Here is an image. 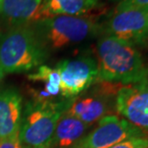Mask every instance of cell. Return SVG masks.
<instances>
[{
	"mask_svg": "<svg viewBox=\"0 0 148 148\" xmlns=\"http://www.w3.org/2000/svg\"><path fill=\"white\" fill-rule=\"evenodd\" d=\"M148 5V0H121L115 9L144 8Z\"/></svg>",
	"mask_w": 148,
	"mask_h": 148,
	"instance_id": "17",
	"label": "cell"
},
{
	"mask_svg": "<svg viewBox=\"0 0 148 148\" xmlns=\"http://www.w3.org/2000/svg\"><path fill=\"white\" fill-rule=\"evenodd\" d=\"M48 49L33 27H12L0 39V69L4 74L27 72L40 66Z\"/></svg>",
	"mask_w": 148,
	"mask_h": 148,
	"instance_id": "2",
	"label": "cell"
},
{
	"mask_svg": "<svg viewBox=\"0 0 148 148\" xmlns=\"http://www.w3.org/2000/svg\"><path fill=\"white\" fill-rule=\"evenodd\" d=\"M22 116V97L17 90L0 91V140L19 130Z\"/></svg>",
	"mask_w": 148,
	"mask_h": 148,
	"instance_id": "9",
	"label": "cell"
},
{
	"mask_svg": "<svg viewBox=\"0 0 148 148\" xmlns=\"http://www.w3.org/2000/svg\"><path fill=\"white\" fill-rule=\"evenodd\" d=\"M28 78L33 81H43L46 94L49 96H58L60 93V77L56 69L47 65H40L36 73L30 74Z\"/></svg>",
	"mask_w": 148,
	"mask_h": 148,
	"instance_id": "14",
	"label": "cell"
},
{
	"mask_svg": "<svg viewBox=\"0 0 148 148\" xmlns=\"http://www.w3.org/2000/svg\"><path fill=\"white\" fill-rule=\"evenodd\" d=\"M144 136H147V133L125 119L116 115H106L99 119L97 126L81 138L74 148H109L127 138Z\"/></svg>",
	"mask_w": 148,
	"mask_h": 148,
	"instance_id": "6",
	"label": "cell"
},
{
	"mask_svg": "<svg viewBox=\"0 0 148 148\" xmlns=\"http://www.w3.org/2000/svg\"><path fill=\"white\" fill-rule=\"evenodd\" d=\"M1 4H2V0H0V14H1Z\"/></svg>",
	"mask_w": 148,
	"mask_h": 148,
	"instance_id": "20",
	"label": "cell"
},
{
	"mask_svg": "<svg viewBox=\"0 0 148 148\" xmlns=\"http://www.w3.org/2000/svg\"><path fill=\"white\" fill-rule=\"evenodd\" d=\"M109 148H148V134L144 137L127 138Z\"/></svg>",
	"mask_w": 148,
	"mask_h": 148,
	"instance_id": "15",
	"label": "cell"
},
{
	"mask_svg": "<svg viewBox=\"0 0 148 148\" xmlns=\"http://www.w3.org/2000/svg\"><path fill=\"white\" fill-rule=\"evenodd\" d=\"M143 10H144V12H146V14H147V16H148V5L146 6V7H144V8H143Z\"/></svg>",
	"mask_w": 148,
	"mask_h": 148,
	"instance_id": "19",
	"label": "cell"
},
{
	"mask_svg": "<svg viewBox=\"0 0 148 148\" xmlns=\"http://www.w3.org/2000/svg\"><path fill=\"white\" fill-rule=\"evenodd\" d=\"M42 0H2L3 18L12 27L24 26L40 20Z\"/></svg>",
	"mask_w": 148,
	"mask_h": 148,
	"instance_id": "10",
	"label": "cell"
},
{
	"mask_svg": "<svg viewBox=\"0 0 148 148\" xmlns=\"http://www.w3.org/2000/svg\"><path fill=\"white\" fill-rule=\"evenodd\" d=\"M101 0H42L40 20L56 15H86L100 6Z\"/></svg>",
	"mask_w": 148,
	"mask_h": 148,
	"instance_id": "11",
	"label": "cell"
},
{
	"mask_svg": "<svg viewBox=\"0 0 148 148\" xmlns=\"http://www.w3.org/2000/svg\"><path fill=\"white\" fill-rule=\"evenodd\" d=\"M103 36H111L135 46L148 45V16L143 8L115 9L102 26Z\"/></svg>",
	"mask_w": 148,
	"mask_h": 148,
	"instance_id": "5",
	"label": "cell"
},
{
	"mask_svg": "<svg viewBox=\"0 0 148 148\" xmlns=\"http://www.w3.org/2000/svg\"><path fill=\"white\" fill-rule=\"evenodd\" d=\"M70 102L34 99L22 112L18 137L22 148H50L56 126Z\"/></svg>",
	"mask_w": 148,
	"mask_h": 148,
	"instance_id": "3",
	"label": "cell"
},
{
	"mask_svg": "<svg viewBox=\"0 0 148 148\" xmlns=\"http://www.w3.org/2000/svg\"><path fill=\"white\" fill-rule=\"evenodd\" d=\"M116 109L131 124L148 132V78L122 85L116 92Z\"/></svg>",
	"mask_w": 148,
	"mask_h": 148,
	"instance_id": "8",
	"label": "cell"
},
{
	"mask_svg": "<svg viewBox=\"0 0 148 148\" xmlns=\"http://www.w3.org/2000/svg\"><path fill=\"white\" fill-rule=\"evenodd\" d=\"M34 23L33 28L48 50L82 42L102 32V25L90 14L56 15Z\"/></svg>",
	"mask_w": 148,
	"mask_h": 148,
	"instance_id": "4",
	"label": "cell"
},
{
	"mask_svg": "<svg viewBox=\"0 0 148 148\" xmlns=\"http://www.w3.org/2000/svg\"><path fill=\"white\" fill-rule=\"evenodd\" d=\"M107 111L108 108L103 99L99 97H87L75 99L65 112L90 126L94 122L99 121L105 116Z\"/></svg>",
	"mask_w": 148,
	"mask_h": 148,
	"instance_id": "13",
	"label": "cell"
},
{
	"mask_svg": "<svg viewBox=\"0 0 148 148\" xmlns=\"http://www.w3.org/2000/svg\"><path fill=\"white\" fill-rule=\"evenodd\" d=\"M0 148H22L18 137V131L10 137L0 140Z\"/></svg>",
	"mask_w": 148,
	"mask_h": 148,
	"instance_id": "16",
	"label": "cell"
},
{
	"mask_svg": "<svg viewBox=\"0 0 148 148\" xmlns=\"http://www.w3.org/2000/svg\"><path fill=\"white\" fill-rule=\"evenodd\" d=\"M119 1H121V0H119Z\"/></svg>",
	"mask_w": 148,
	"mask_h": 148,
	"instance_id": "21",
	"label": "cell"
},
{
	"mask_svg": "<svg viewBox=\"0 0 148 148\" xmlns=\"http://www.w3.org/2000/svg\"><path fill=\"white\" fill-rule=\"evenodd\" d=\"M4 73H3V72H2V70H1V69H0V82H1V80L3 79V77H4Z\"/></svg>",
	"mask_w": 148,
	"mask_h": 148,
	"instance_id": "18",
	"label": "cell"
},
{
	"mask_svg": "<svg viewBox=\"0 0 148 148\" xmlns=\"http://www.w3.org/2000/svg\"><path fill=\"white\" fill-rule=\"evenodd\" d=\"M97 80L129 85L148 78V66L133 44L111 36H102L97 43Z\"/></svg>",
	"mask_w": 148,
	"mask_h": 148,
	"instance_id": "1",
	"label": "cell"
},
{
	"mask_svg": "<svg viewBox=\"0 0 148 148\" xmlns=\"http://www.w3.org/2000/svg\"><path fill=\"white\" fill-rule=\"evenodd\" d=\"M56 70L60 77V93L67 99L79 95L97 80V60L90 56L63 59Z\"/></svg>",
	"mask_w": 148,
	"mask_h": 148,
	"instance_id": "7",
	"label": "cell"
},
{
	"mask_svg": "<svg viewBox=\"0 0 148 148\" xmlns=\"http://www.w3.org/2000/svg\"><path fill=\"white\" fill-rule=\"evenodd\" d=\"M89 125L64 112L56 123L50 148H74L84 137Z\"/></svg>",
	"mask_w": 148,
	"mask_h": 148,
	"instance_id": "12",
	"label": "cell"
}]
</instances>
